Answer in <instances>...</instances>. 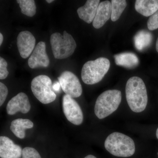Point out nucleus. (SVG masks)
<instances>
[{"mask_svg":"<svg viewBox=\"0 0 158 158\" xmlns=\"http://www.w3.org/2000/svg\"><path fill=\"white\" fill-rule=\"evenodd\" d=\"M125 92L128 105L132 111L138 113L145 110L148 103L147 89L141 78H130L127 82Z\"/></svg>","mask_w":158,"mask_h":158,"instance_id":"obj_1","label":"nucleus"},{"mask_svg":"<svg viewBox=\"0 0 158 158\" xmlns=\"http://www.w3.org/2000/svg\"><path fill=\"white\" fill-rule=\"evenodd\" d=\"M104 145L107 151L117 157H128L135 151L133 139L121 133L113 132L109 135L105 140Z\"/></svg>","mask_w":158,"mask_h":158,"instance_id":"obj_2","label":"nucleus"},{"mask_svg":"<svg viewBox=\"0 0 158 158\" xmlns=\"http://www.w3.org/2000/svg\"><path fill=\"white\" fill-rule=\"evenodd\" d=\"M110 66V60L104 57L86 62L82 69V81L88 85L98 83L107 73Z\"/></svg>","mask_w":158,"mask_h":158,"instance_id":"obj_3","label":"nucleus"},{"mask_svg":"<svg viewBox=\"0 0 158 158\" xmlns=\"http://www.w3.org/2000/svg\"><path fill=\"white\" fill-rule=\"evenodd\" d=\"M122 100L121 92L118 90H106L97 99L94 113L99 119L110 116L118 109Z\"/></svg>","mask_w":158,"mask_h":158,"instance_id":"obj_4","label":"nucleus"},{"mask_svg":"<svg viewBox=\"0 0 158 158\" xmlns=\"http://www.w3.org/2000/svg\"><path fill=\"white\" fill-rule=\"evenodd\" d=\"M50 43L54 56L56 59L68 58L73 54L77 47L76 43L73 37L65 31L63 35L59 33L52 34Z\"/></svg>","mask_w":158,"mask_h":158,"instance_id":"obj_5","label":"nucleus"},{"mask_svg":"<svg viewBox=\"0 0 158 158\" xmlns=\"http://www.w3.org/2000/svg\"><path fill=\"white\" fill-rule=\"evenodd\" d=\"M52 83L49 77L41 75L35 77L31 83V89L34 95L44 104L50 103L56 98L52 88Z\"/></svg>","mask_w":158,"mask_h":158,"instance_id":"obj_6","label":"nucleus"},{"mask_svg":"<svg viewBox=\"0 0 158 158\" xmlns=\"http://www.w3.org/2000/svg\"><path fill=\"white\" fill-rule=\"evenodd\" d=\"M58 79L65 94L73 98L81 96L82 93L81 85L74 74L71 72L65 71L61 73Z\"/></svg>","mask_w":158,"mask_h":158,"instance_id":"obj_7","label":"nucleus"},{"mask_svg":"<svg viewBox=\"0 0 158 158\" xmlns=\"http://www.w3.org/2000/svg\"><path fill=\"white\" fill-rule=\"evenodd\" d=\"M62 106L63 113L69 121L76 125L81 124L84 119L83 112L73 98L65 94L62 98Z\"/></svg>","mask_w":158,"mask_h":158,"instance_id":"obj_8","label":"nucleus"},{"mask_svg":"<svg viewBox=\"0 0 158 158\" xmlns=\"http://www.w3.org/2000/svg\"><path fill=\"white\" fill-rule=\"evenodd\" d=\"M28 63L31 69L48 67L50 60L46 51L45 42L40 41L37 44L28 59Z\"/></svg>","mask_w":158,"mask_h":158,"instance_id":"obj_9","label":"nucleus"},{"mask_svg":"<svg viewBox=\"0 0 158 158\" xmlns=\"http://www.w3.org/2000/svg\"><path fill=\"white\" fill-rule=\"evenodd\" d=\"M36 39L28 31L20 32L17 38V45L21 57L27 59L33 52L35 48Z\"/></svg>","mask_w":158,"mask_h":158,"instance_id":"obj_10","label":"nucleus"},{"mask_svg":"<svg viewBox=\"0 0 158 158\" xmlns=\"http://www.w3.org/2000/svg\"><path fill=\"white\" fill-rule=\"evenodd\" d=\"M31 108L27 95L25 93L21 92L9 101L6 107V111L10 115H14L19 112L26 114L28 113Z\"/></svg>","mask_w":158,"mask_h":158,"instance_id":"obj_11","label":"nucleus"},{"mask_svg":"<svg viewBox=\"0 0 158 158\" xmlns=\"http://www.w3.org/2000/svg\"><path fill=\"white\" fill-rule=\"evenodd\" d=\"M23 150L19 145L6 136L0 137V157L1 158H21Z\"/></svg>","mask_w":158,"mask_h":158,"instance_id":"obj_12","label":"nucleus"},{"mask_svg":"<svg viewBox=\"0 0 158 158\" xmlns=\"http://www.w3.org/2000/svg\"><path fill=\"white\" fill-rule=\"evenodd\" d=\"M111 14L112 5L111 2L106 1L100 3L93 21L94 27L97 29L102 27L111 17Z\"/></svg>","mask_w":158,"mask_h":158,"instance_id":"obj_13","label":"nucleus"},{"mask_svg":"<svg viewBox=\"0 0 158 158\" xmlns=\"http://www.w3.org/2000/svg\"><path fill=\"white\" fill-rule=\"evenodd\" d=\"M99 3V0L87 1L84 6L80 7L77 10L79 18L88 23L92 22L96 15Z\"/></svg>","mask_w":158,"mask_h":158,"instance_id":"obj_14","label":"nucleus"},{"mask_svg":"<svg viewBox=\"0 0 158 158\" xmlns=\"http://www.w3.org/2000/svg\"><path fill=\"white\" fill-rule=\"evenodd\" d=\"M135 9L143 16H151L158 10V0H136Z\"/></svg>","mask_w":158,"mask_h":158,"instance_id":"obj_15","label":"nucleus"},{"mask_svg":"<svg viewBox=\"0 0 158 158\" xmlns=\"http://www.w3.org/2000/svg\"><path fill=\"white\" fill-rule=\"evenodd\" d=\"M34 123L30 119L19 118L11 122L10 129L15 135L20 139L25 137V130L32 128Z\"/></svg>","mask_w":158,"mask_h":158,"instance_id":"obj_16","label":"nucleus"},{"mask_svg":"<svg viewBox=\"0 0 158 158\" xmlns=\"http://www.w3.org/2000/svg\"><path fill=\"white\" fill-rule=\"evenodd\" d=\"M114 59L116 65L127 68H135L139 63V59L135 54L130 52L115 55Z\"/></svg>","mask_w":158,"mask_h":158,"instance_id":"obj_17","label":"nucleus"},{"mask_svg":"<svg viewBox=\"0 0 158 158\" xmlns=\"http://www.w3.org/2000/svg\"><path fill=\"white\" fill-rule=\"evenodd\" d=\"M152 40V35L148 31L142 30L139 31L134 37L136 48L138 51L143 50L148 47Z\"/></svg>","mask_w":158,"mask_h":158,"instance_id":"obj_18","label":"nucleus"},{"mask_svg":"<svg viewBox=\"0 0 158 158\" xmlns=\"http://www.w3.org/2000/svg\"><path fill=\"white\" fill-rule=\"evenodd\" d=\"M112 14L111 19L112 21L115 22L119 19L123 12L127 6L125 0H112Z\"/></svg>","mask_w":158,"mask_h":158,"instance_id":"obj_19","label":"nucleus"},{"mask_svg":"<svg viewBox=\"0 0 158 158\" xmlns=\"http://www.w3.org/2000/svg\"><path fill=\"white\" fill-rule=\"evenodd\" d=\"M23 14L33 17L36 13V6L34 0H17Z\"/></svg>","mask_w":158,"mask_h":158,"instance_id":"obj_20","label":"nucleus"},{"mask_svg":"<svg viewBox=\"0 0 158 158\" xmlns=\"http://www.w3.org/2000/svg\"><path fill=\"white\" fill-rule=\"evenodd\" d=\"M22 158H41L37 150L32 147H25L23 149Z\"/></svg>","mask_w":158,"mask_h":158,"instance_id":"obj_21","label":"nucleus"},{"mask_svg":"<svg viewBox=\"0 0 158 158\" xmlns=\"http://www.w3.org/2000/svg\"><path fill=\"white\" fill-rule=\"evenodd\" d=\"M147 27L150 31L158 28V10L149 17L147 22Z\"/></svg>","mask_w":158,"mask_h":158,"instance_id":"obj_22","label":"nucleus"},{"mask_svg":"<svg viewBox=\"0 0 158 158\" xmlns=\"http://www.w3.org/2000/svg\"><path fill=\"white\" fill-rule=\"evenodd\" d=\"M8 63L4 58L0 57V79L4 80L7 78L9 72L7 69Z\"/></svg>","mask_w":158,"mask_h":158,"instance_id":"obj_23","label":"nucleus"},{"mask_svg":"<svg viewBox=\"0 0 158 158\" xmlns=\"http://www.w3.org/2000/svg\"><path fill=\"white\" fill-rule=\"evenodd\" d=\"M8 94V89L6 85L0 83V106L3 104Z\"/></svg>","mask_w":158,"mask_h":158,"instance_id":"obj_24","label":"nucleus"},{"mask_svg":"<svg viewBox=\"0 0 158 158\" xmlns=\"http://www.w3.org/2000/svg\"><path fill=\"white\" fill-rule=\"evenodd\" d=\"M61 85L59 81H56L52 85V88L54 92L56 93H59L60 91V88H61Z\"/></svg>","mask_w":158,"mask_h":158,"instance_id":"obj_25","label":"nucleus"},{"mask_svg":"<svg viewBox=\"0 0 158 158\" xmlns=\"http://www.w3.org/2000/svg\"><path fill=\"white\" fill-rule=\"evenodd\" d=\"M3 41V36L2 33H0V45H2Z\"/></svg>","mask_w":158,"mask_h":158,"instance_id":"obj_26","label":"nucleus"},{"mask_svg":"<svg viewBox=\"0 0 158 158\" xmlns=\"http://www.w3.org/2000/svg\"><path fill=\"white\" fill-rule=\"evenodd\" d=\"M97 158L96 157L94 156L93 155H89L85 157V158Z\"/></svg>","mask_w":158,"mask_h":158,"instance_id":"obj_27","label":"nucleus"},{"mask_svg":"<svg viewBox=\"0 0 158 158\" xmlns=\"http://www.w3.org/2000/svg\"><path fill=\"white\" fill-rule=\"evenodd\" d=\"M156 50L158 53V37L156 43Z\"/></svg>","mask_w":158,"mask_h":158,"instance_id":"obj_28","label":"nucleus"},{"mask_svg":"<svg viewBox=\"0 0 158 158\" xmlns=\"http://www.w3.org/2000/svg\"><path fill=\"white\" fill-rule=\"evenodd\" d=\"M48 3H49V4H50V3L52 2H54V0H47L46 1Z\"/></svg>","mask_w":158,"mask_h":158,"instance_id":"obj_29","label":"nucleus"},{"mask_svg":"<svg viewBox=\"0 0 158 158\" xmlns=\"http://www.w3.org/2000/svg\"><path fill=\"white\" fill-rule=\"evenodd\" d=\"M156 135L157 138L158 139V128L156 130Z\"/></svg>","mask_w":158,"mask_h":158,"instance_id":"obj_30","label":"nucleus"},{"mask_svg":"<svg viewBox=\"0 0 158 158\" xmlns=\"http://www.w3.org/2000/svg\"><path fill=\"white\" fill-rule=\"evenodd\" d=\"M157 154H158V153H157Z\"/></svg>","mask_w":158,"mask_h":158,"instance_id":"obj_31","label":"nucleus"}]
</instances>
